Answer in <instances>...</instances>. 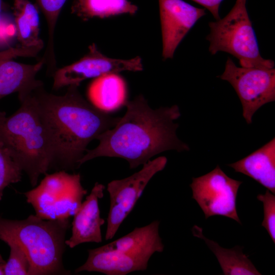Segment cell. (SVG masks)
Returning a JSON list of instances; mask_svg holds the SVG:
<instances>
[{
	"label": "cell",
	"instance_id": "obj_1",
	"mask_svg": "<svg viewBox=\"0 0 275 275\" xmlns=\"http://www.w3.org/2000/svg\"><path fill=\"white\" fill-rule=\"evenodd\" d=\"M125 105V115L113 127L98 136V145L87 150L78 167L91 159L105 156L123 158L132 169L163 151L189 150L188 145L176 135L179 125L174 121L181 115L177 105L153 109L140 95L127 101Z\"/></svg>",
	"mask_w": 275,
	"mask_h": 275
},
{
	"label": "cell",
	"instance_id": "obj_2",
	"mask_svg": "<svg viewBox=\"0 0 275 275\" xmlns=\"http://www.w3.org/2000/svg\"><path fill=\"white\" fill-rule=\"evenodd\" d=\"M32 95L52 143V166L60 168L78 167L88 144L120 119L85 100L78 86H68L64 95H56L47 92L42 85Z\"/></svg>",
	"mask_w": 275,
	"mask_h": 275
},
{
	"label": "cell",
	"instance_id": "obj_3",
	"mask_svg": "<svg viewBox=\"0 0 275 275\" xmlns=\"http://www.w3.org/2000/svg\"><path fill=\"white\" fill-rule=\"evenodd\" d=\"M18 98V109L0 117V141L35 186L53 166V147L32 92Z\"/></svg>",
	"mask_w": 275,
	"mask_h": 275
},
{
	"label": "cell",
	"instance_id": "obj_4",
	"mask_svg": "<svg viewBox=\"0 0 275 275\" xmlns=\"http://www.w3.org/2000/svg\"><path fill=\"white\" fill-rule=\"evenodd\" d=\"M70 227L69 219L46 220L36 214L23 220L0 217V239L22 248L31 263L30 275L67 274L62 258Z\"/></svg>",
	"mask_w": 275,
	"mask_h": 275
},
{
	"label": "cell",
	"instance_id": "obj_5",
	"mask_svg": "<svg viewBox=\"0 0 275 275\" xmlns=\"http://www.w3.org/2000/svg\"><path fill=\"white\" fill-rule=\"evenodd\" d=\"M246 0H236L223 18L208 23L210 32L206 37L212 55L218 51L232 54L243 67L270 69L273 61L263 58L246 8Z\"/></svg>",
	"mask_w": 275,
	"mask_h": 275
},
{
	"label": "cell",
	"instance_id": "obj_6",
	"mask_svg": "<svg viewBox=\"0 0 275 275\" xmlns=\"http://www.w3.org/2000/svg\"><path fill=\"white\" fill-rule=\"evenodd\" d=\"M45 175L37 186L23 193L26 202L43 219L63 220L74 216L87 193L80 174L61 171Z\"/></svg>",
	"mask_w": 275,
	"mask_h": 275
},
{
	"label": "cell",
	"instance_id": "obj_7",
	"mask_svg": "<svg viewBox=\"0 0 275 275\" xmlns=\"http://www.w3.org/2000/svg\"><path fill=\"white\" fill-rule=\"evenodd\" d=\"M167 158L159 156L143 165L139 171L122 179L108 183L110 200L105 235L106 240L116 235L123 221L131 212L152 178L165 168Z\"/></svg>",
	"mask_w": 275,
	"mask_h": 275
},
{
	"label": "cell",
	"instance_id": "obj_8",
	"mask_svg": "<svg viewBox=\"0 0 275 275\" xmlns=\"http://www.w3.org/2000/svg\"><path fill=\"white\" fill-rule=\"evenodd\" d=\"M235 90L242 106V115L248 124L263 105L275 100V69L237 66L228 58L222 74Z\"/></svg>",
	"mask_w": 275,
	"mask_h": 275
},
{
	"label": "cell",
	"instance_id": "obj_9",
	"mask_svg": "<svg viewBox=\"0 0 275 275\" xmlns=\"http://www.w3.org/2000/svg\"><path fill=\"white\" fill-rule=\"evenodd\" d=\"M242 183L228 176L217 165L209 173L193 178L190 186L192 198L202 209L206 219L221 215L241 224L236 209V199Z\"/></svg>",
	"mask_w": 275,
	"mask_h": 275
},
{
	"label": "cell",
	"instance_id": "obj_10",
	"mask_svg": "<svg viewBox=\"0 0 275 275\" xmlns=\"http://www.w3.org/2000/svg\"><path fill=\"white\" fill-rule=\"evenodd\" d=\"M143 70L142 59L139 56L127 60L111 58L103 54L93 43L82 58L56 70L52 75V89L57 90L70 86L78 87L86 79L95 78L107 73Z\"/></svg>",
	"mask_w": 275,
	"mask_h": 275
},
{
	"label": "cell",
	"instance_id": "obj_11",
	"mask_svg": "<svg viewBox=\"0 0 275 275\" xmlns=\"http://www.w3.org/2000/svg\"><path fill=\"white\" fill-rule=\"evenodd\" d=\"M162 36V57L173 59L175 51L196 22L206 14L204 9L183 0H158Z\"/></svg>",
	"mask_w": 275,
	"mask_h": 275
},
{
	"label": "cell",
	"instance_id": "obj_12",
	"mask_svg": "<svg viewBox=\"0 0 275 275\" xmlns=\"http://www.w3.org/2000/svg\"><path fill=\"white\" fill-rule=\"evenodd\" d=\"M105 188L102 184L96 182L73 216L72 234L65 241L70 248L84 243L102 241L101 226L105 221L100 216L99 200L103 198Z\"/></svg>",
	"mask_w": 275,
	"mask_h": 275
},
{
	"label": "cell",
	"instance_id": "obj_13",
	"mask_svg": "<svg viewBox=\"0 0 275 275\" xmlns=\"http://www.w3.org/2000/svg\"><path fill=\"white\" fill-rule=\"evenodd\" d=\"M149 260L116 250H107L101 246L88 250L86 261L77 268L75 272L87 271L106 275H126L136 271L146 270Z\"/></svg>",
	"mask_w": 275,
	"mask_h": 275
},
{
	"label": "cell",
	"instance_id": "obj_14",
	"mask_svg": "<svg viewBox=\"0 0 275 275\" xmlns=\"http://www.w3.org/2000/svg\"><path fill=\"white\" fill-rule=\"evenodd\" d=\"M11 60L0 63V99L13 93L18 96L28 94L37 87L43 85L37 80V73L45 64L41 59L35 64H26ZM6 115L0 111V117Z\"/></svg>",
	"mask_w": 275,
	"mask_h": 275
},
{
	"label": "cell",
	"instance_id": "obj_15",
	"mask_svg": "<svg viewBox=\"0 0 275 275\" xmlns=\"http://www.w3.org/2000/svg\"><path fill=\"white\" fill-rule=\"evenodd\" d=\"M159 222L136 227L127 234L102 246L135 256L150 259L155 253H161L164 245L159 233Z\"/></svg>",
	"mask_w": 275,
	"mask_h": 275
},
{
	"label": "cell",
	"instance_id": "obj_16",
	"mask_svg": "<svg viewBox=\"0 0 275 275\" xmlns=\"http://www.w3.org/2000/svg\"><path fill=\"white\" fill-rule=\"evenodd\" d=\"M275 194V138L244 158L228 164Z\"/></svg>",
	"mask_w": 275,
	"mask_h": 275
},
{
	"label": "cell",
	"instance_id": "obj_17",
	"mask_svg": "<svg viewBox=\"0 0 275 275\" xmlns=\"http://www.w3.org/2000/svg\"><path fill=\"white\" fill-rule=\"evenodd\" d=\"M127 94L126 83L118 73H107L94 78L87 90L90 103L106 113L125 105Z\"/></svg>",
	"mask_w": 275,
	"mask_h": 275
},
{
	"label": "cell",
	"instance_id": "obj_18",
	"mask_svg": "<svg viewBox=\"0 0 275 275\" xmlns=\"http://www.w3.org/2000/svg\"><path fill=\"white\" fill-rule=\"evenodd\" d=\"M193 235L205 241L215 255L223 274L225 275H260L261 274L248 256L238 246L231 249L221 247L219 244L205 237L201 228L195 225L192 228Z\"/></svg>",
	"mask_w": 275,
	"mask_h": 275
},
{
	"label": "cell",
	"instance_id": "obj_19",
	"mask_svg": "<svg viewBox=\"0 0 275 275\" xmlns=\"http://www.w3.org/2000/svg\"><path fill=\"white\" fill-rule=\"evenodd\" d=\"M71 13L84 21L105 19L122 14L134 15L136 5L129 0H74Z\"/></svg>",
	"mask_w": 275,
	"mask_h": 275
},
{
	"label": "cell",
	"instance_id": "obj_20",
	"mask_svg": "<svg viewBox=\"0 0 275 275\" xmlns=\"http://www.w3.org/2000/svg\"><path fill=\"white\" fill-rule=\"evenodd\" d=\"M67 0H36L38 8L43 13L48 26V40L45 53L53 56L54 33L61 10Z\"/></svg>",
	"mask_w": 275,
	"mask_h": 275
},
{
	"label": "cell",
	"instance_id": "obj_21",
	"mask_svg": "<svg viewBox=\"0 0 275 275\" xmlns=\"http://www.w3.org/2000/svg\"><path fill=\"white\" fill-rule=\"evenodd\" d=\"M22 172L8 150L0 141V201L7 186L21 180Z\"/></svg>",
	"mask_w": 275,
	"mask_h": 275
},
{
	"label": "cell",
	"instance_id": "obj_22",
	"mask_svg": "<svg viewBox=\"0 0 275 275\" xmlns=\"http://www.w3.org/2000/svg\"><path fill=\"white\" fill-rule=\"evenodd\" d=\"M10 255L4 268L5 275H30L31 265L22 248L15 242L7 243Z\"/></svg>",
	"mask_w": 275,
	"mask_h": 275
},
{
	"label": "cell",
	"instance_id": "obj_23",
	"mask_svg": "<svg viewBox=\"0 0 275 275\" xmlns=\"http://www.w3.org/2000/svg\"><path fill=\"white\" fill-rule=\"evenodd\" d=\"M257 199L263 205L264 218L261 226L267 231L272 240L275 242V196L266 190L264 194H259Z\"/></svg>",
	"mask_w": 275,
	"mask_h": 275
},
{
	"label": "cell",
	"instance_id": "obj_24",
	"mask_svg": "<svg viewBox=\"0 0 275 275\" xmlns=\"http://www.w3.org/2000/svg\"><path fill=\"white\" fill-rule=\"evenodd\" d=\"M44 43L30 47H10L0 51V63L17 57H35L43 48Z\"/></svg>",
	"mask_w": 275,
	"mask_h": 275
},
{
	"label": "cell",
	"instance_id": "obj_25",
	"mask_svg": "<svg viewBox=\"0 0 275 275\" xmlns=\"http://www.w3.org/2000/svg\"><path fill=\"white\" fill-rule=\"evenodd\" d=\"M208 9L216 20L219 19V8L223 0H191Z\"/></svg>",
	"mask_w": 275,
	"mask_h": 275
},
{
	"label": "cell",
	"instance_id": "obj_26",
	"mask_svg": "<svg viewBox=\"0 0 275 275\" xmlns=\"http://www.w3.org/2000/svg\"><path fill=\"white\" fill-rule=\"evenodd\" d=\"M6 261L0 254V274H4V268Z\"/></svg>",
	"mask_w": 275,
	"mask_h": 275
},
{
	"label": "cell",
	"instance_id": "obj_27",
	"mask_svg": "<svg viewBox=\"0 0 275 275\" xmlns=\"http://www.w3.org/2000/svg\"><path fill=\"white\" fill-rule=\"evenodd\" d=\"M6 5L3 0H0V17L4 14V11L6 10Z\"/></svg>",
	"mask_w": 275,
	"mask_h": 275
}]
</instances>
